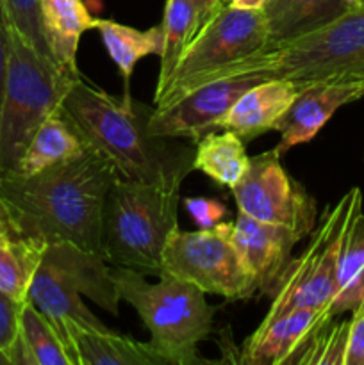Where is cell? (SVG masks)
Masks as SVG:
<instances>
[{
    "instance_id": "cell-1",
    "label": "cell",
    "mask_w": 364,
    "mask_h": 365,
    "mask_svg": "<svg viewBox=\"0 0 364 365\" xmlns=\"http://www.w3.org/2000/svg\"><path fill=\"white\" fill-rule=\"evenodd\" d=\"M153 109L156 106L132 96L114 98L81 75L71 82L59 107L89 150L109 160L118 177L181 191L182 182L195 171V145L152 134Z\"/></svg>"
},
{
    "instance_id": "cell-2",
    "label": "cell",
    "mask_w": 364,
    "mask_h": 365,
    "mask_svg": "<svg viewBox=\"0 0 364 365\" xmlns=\"http://www.w3.org/2000/svg\"><path fill=\"white\" fill-rule=\"evenodd\" d=\"M116 178L113 164L89 150L31 177L0 175V200L20 237L100 255L103 203Z\"/></svg>"
},
{
    "instance_id": "cell-3",
    "label": "cell",
    "mask_w": 364,
    "mask_h": 365,
    "mask_svg": "<svg viewBox=\"0 0 364 365\" xmlns=\"http://www.w3.org/2000/svg\"><path fill=\"white\" fill-rule=\"evenodd\" d=\"M228 77L284 78L300 91L321 82H364V4L316 31L270 43L214 71L203 84Z\"/></svg>"
},
{
    "instance_id": "cell-4",
    "label": "cell",
    "mask_w": 364,
    "mask_h": 365,
    "mask_svg": "<svg viewBox=\"0 0 364 365\" xmlns=\"http://www.w3.org/2000/svg\"><path fill=\"white\" fill-rule=\"evenodd\" d=\"M178 203L181 191L118 177L103 203L100 255L114 267L161 277Z\"/></svg>"
},
{
    "instance_id": "cell-5",
    "label": "cell",
    "mask_w": 364,
    "mask_h": 365,
    "mask_svg": "<svg viewBox=\"0 0 364 365\" xmlns=\"http://www.w3.org/2000/svg\"><path fill=\"white\" fill-rule=\"evenodd\" d=\"M114 284L121 302L128 303L150 331V344L168 365L202 364L198 344L213 334L214 309L206 292L171 274L148 284L145 274L114 267Z\"/></svg>"
},
{
    "instance_id": "cell-6",
    "label": "cell",
    "mask_w": 364,
    "mask_h": 365,
    "mask_svg": "<svg viewBox=\"0 0 364 365\" xmlns=\"http://www.w3.org/2000/svg\"><path fill=\"white\" fill-rule=\"evenodd\" d=\"M82 296L96 303L100 309L118 316L121 299L114 284L113 269L107 266L102 255L84 252L70 242L45 245L27 299L52 323L63 339L68 355V327L81 324L95 330L107 328L82 303Z\"/></svg>"
},
{
    "instance_id": "cell-7",
    "label": "cell",
    "mask_w": 364,
    "mask_h": 365,
    "mask_svg": "<svg viewBox=\"0 0 364 365\" xmlns=\"http://www.w3.org/2000/svg\"><path fill=\"white\" fill-rule=\"evenodd\" d=\"M79 75L81 71L63 70L43 57L7 25V70L0 107V175L16 171L34 132L59 110L68 88Z\"/></svg>"
},
{
    "instance_id": "cell-8",
    "label": "cell",
    "mask_w": 364,
    "mask_h": 365,
    "mask_svg": "<svg viewBox=\"0 0 364 365\" xmlns=\"http://www.w3.org/2000/svg\"><path fill=\"white\" fill-rule=\"evenodd\" d=\"M363 209V192L352 187L335 205H328L320 223L310 232L303 253L291 259L273 292V302L264 316L268 324L277 317L303 309H327L338 291V269L343 242L357 210Z\"/></svg>"
},
{
    "instance_id": "cell-9",
    "label": "cell",
    "mask_w": 364,
    "mask_h": 365,
    "mask_svg": "<svg viewBox=\"0 0 364 365\" xmlns=\"http://www.w3.org/2000/svg\"><path fill=\"white\" fill-rule=\"evenodd\" d=\"M268 43L270 34L263 9L223 6L188 43L163 93L153 98V106L166 107L177 102L214 71L259 52Z\"/></svg>"
},
{
    "instance_id": "cell-10",
    "label": "cell",
    "mask_w": 364,
    "mask_h": 365,
    "mask_svg": "<svg viewBox=\"0 0 364 365\" xmlns=\"http://www.w3.org/2000/svg\"><path fill=\"white\" fill-rule=\"evenodd\" d=\"M196 285L228 302L252 298L257 285L243 264L231 235V223L184 232L175 228L163 253V273Z\"/></svg>"
},
{
    "instance_id": "cell-11",
    "label": "cell",
    "mask_w": 364,
    "mask_h": 365,
    "mask_svg": "<svg viewBox=\"0 0 364 365\" xmlns=\"http://www.w3.org/2000/svg\"><path fill=\"white\" fill-rule=\"evenodd\" d=\"M231 192L238 212L253 220L282 225L302 237L316 227V202L282 166L280 153L275 148L250 157L248 171L231 187Z\"/></svg>"
},
{
    "instance_id": "cell-12",
    "label": "cell",
    "mask_w": 364,
    "mask_h": 365,
    "mask_svg": "<svg viewBox=\"0 0 364 365\" xmlns=\"http://www.w3.org/2000/svg\"><path fill=\"white\" fill-rule=\"evenodd\" d=\"M261 81L266 78L228 77L198 86L177 102L156 107L150 118V132L163 138L191 139L196 143L207 132L218 130V123L232 103Z\"/></svg>"
},
{
    "instance_id": "cell-13",
    "label": "cell",
    "mask_w": 364,
    "mask_h": 365,
    "mask_svg": "<svg viewBox=\"0 0 364 365\" xmlns=\"http://www.w3.org/2000/svg\"><path fill=\"white\" fill-rule=\"evenodd\" d=\"M231 235L246 271L256 282L257 292L273 296L291 262L293 248L302 241V235L288 227L264 223L243 212H238L231 223Z\"/></svg>"
},
{
    "instance_id": "cell-14",
    "label": "cell",
    "mask_w": 364,
    "mask_h": 365,
    "mask_svg": "<svg viewBox=\"0 0 364 365\" xmlns=\"http://www.w3.org/2000/svg\"><path fill=\"white\" fill-rule=\"evenodd\" d=\"M364 98V82H321L302 89L282 120L280 141L275 146L284 155L293 146L313 141L343 106Z\"/></svg>"
},
{
    "instance_id": "cell-15",
    "label": "cell",
    "mask_w": 364,
    "mask_h": 365,
    "mask_svg": "<svg viewBox=\"0 0 364 365\" xmlns=\"http://www.w3.org/2000/svg\"><path fill=\"white\" fill-rule=\"evenodd\" d=\"M300 89L284 78H266L246 89L221 118L218 128L232 130L245 143L278 130Z\"/></svg>"
},
{
    "instance_id": "cell-16",
    "label": "cell",
    "mask_w": 364,
    "mask_h": 365,
    "mask_svg": "<svg viewBox=\"0 0 364 365\" xmlns=\"http://www.w3.org/2000/svg\"><path fill=\"white\" fill-rule=\"evenodd\" d=\"M328 319H332V316L327 309L303 307L277 317L271 323L259 324L246 339L239 362L252 365L289 364L296 349Z\"/></svg>"
},
{
    "instance_id": "cell-17",
    "label": "cell",
    "mask_w": 364,
    "mask_h": 365,
    "mask_svg": "<svg viewBox=\"0 0 364 365\" xmlns=\"http://www.w3.org/2000/svg\"><path fill=\"white\" fill-rule=\"evenodd\" d=\"M68 349L75 365H168L148 342L95 330L81 324L68 327Z\"/></svg>"
},
{
    "instance_id": "cell-18",
    "label": "cell",
    "mask_w": 364,
    "mask_h": 365,
    "mask_svg": "<svg viewBox=\"0 0 364 365\" xmlns=\"http://www.w3.org/2000/svg\"><path fill=\"white\" fill-rule=\"evenodd\" d=\"M86 152H89V146L61 110H57L34 132L14 175L31 177L61 163L77 159Z\"/></svg>"
},
{
    "instance_id": "cell-19",
    "label": "cell",
    "mask_w": 364,
    "mask_h": 365,
    "mask_svg": "<svg viewBox=\"0 0 364 365\" xmlns=\"http://www.w3.org/2000/svg\"><path fill=\"white\" fill-rule=\"evenodd\" d=\"M348 9L345 0H268L263 11L270 43H278L316 31Z\"/></svg>"
},
{
    "instance_id": "cell-20",
    "label": "cell",
    "mask_w": 364,
    "mask_h": 365,
    "mask_svg": "<svg viewBox=\"0 0 364 365\" xmlns=\"http://www.w3.org/2000/svg\"><path fill=\"white\" fill-rule=\"evenodd\" d=\"M43 24L56 63L79 73L77 50L82 34L93 29V18L82 0H41Z\"/></svg>"
},
{
    "instance_id": "cell-21",
    "label": "cell",
    "mask_w": 364,
    "mask_h": 365,
    "mask_svg": "<svg viewBox=\"0 0 364 365\" xmlns=\"http://www.w3.org/2000/svg\"><path fill=\"white\" fill-rule=\"evenodd\" d=\"M93 29L100 32L107 53L118 66L123 78V96H131V77L138 61L146 56H161L163 52V27L139 31L114 20L93 18Z\"/></svg>"
},
{
    "instance_id": "cell-22",
    "label": "cell",
    "mask_w": 364,
    "mask_h": 365,
    "mask_svg": "<svg viewBox=\"0 0 364 365\" xmlns=\"http://www.w3.org/2000/svg\"><path fill=\"white\" fill-rule=\"evenodd\" d=\"M196 171L216 182L221 187H234L248 171L250 157L245 141L232 130H211L195 143Z\"/></svg>"
},
{
    "instance_id": "cell-23",
    "label": "cell",
    "mask_w": 364,
    "mask_h": 365,
    "mask_svg": "<svg viewBox=\"0 0 364 365\" xmlns=\"http://www.w3.org/2000/svg\"><path fill=\"white\" fill-rule=\"evenodd\" d=\"M364 299V214L357 210L343 242L338 269V291L328 312L338 317L352 312Z\"/></svg>"
},
{
    "instance_id": "cell-24",
    "label": "cell",
    "mask_w": 364,
    "mask_h": 365,
    "mask_svg": "<svg viewBox=\"0 0 364 365\" xmlns=\"http://www.w3.org/2000/svg\"><path fill=\"white\" fill-rule=\"evenodd\" d=\"M45 242L20 235H0V291L14 302H27L29 287L41 260Z\"/></svg>"
},
{
    "instance_id": "cell-25",
    "label": "cell",
    "mask_w": 364,
    "mask_h": 365,
    "mask_svg": "<svg viewBox=\"0 0 364 365\" xmlns=\"http://www.w3.org/2000/svg\"><path fill=\"white\" fill-rule=\"evenodd\" d=\"M161 27H163V52L159 56L161 70L156 96L163 93L182 52L196 34V11L191 0H166Z\"/></svg>"
},
{
    "instance_id": "cell-26",
    "label": "cell",
    "mask_w": 364,
    "mask_h": 365,
    "mask_svg": "<svg viewBox=\"0 0 364 365\" xmlns=\"http://www.w3.org/2000/svg\"><path fill=\"white\" fill-rule=\"evenodd\" d=\"M20 335L34 365H74L56 328L29 299L21 307Z\"/></svg>"
},
{
    "instance_id": "cell-27",
    "label": "cell",
    "mask_w": 364,
    "mask_h": 365,
    "mask_svg": "<svg viewBox=\"0 0 364 365\" xmlns=\"http://www.w3.org/2000/svg\"><path fill=\"white\" fill-rule=\"evenodd\" d=\"M348 321L334 323V317L321 324L296 349L289 364L300 365H345L348 346Z\"/></svg>"
},
{
    "instance_id": "cell-28",
    "label": "cell",
    "mask_w": 364,
    "mask_h": 365,
    "mask_svg": "<svg viewBox=\"0 0 364 365\" xmlns=\"http://www.w3.org/2000/svg\"><path fill=\"white\" fill-rule=\"evenodd\" d=\"M0 6L6 16V24L14 29L29 45L34 46L43 57L56 63L43 24L41 0H0Z\"/></svg>"
},
{
    "instance_id": "cell-29",
    "label": "cell",
    "mask_w": 364,
    "mask_h": 365,
    "mask_svg": "<svg viewBox=\"0 0 364 365\" xmlns=\"http://www.w3.org/2000/svg\"><path fill=\"white\" fill-rule=\"evenodd\" d=\"M24 303L14 302L11 296L0 291V353L6 356L20 337V317Z\"/></svg>"
},
{
    "instance_id": "cell-30",
    "label": "cell",
    "mask_w": 364,
    "mask_h": 365,
    "mask_svg": "<svg viewBox=\"0 0 364 365\" xmlns=\"http://www.w3.org/2000/svg\"><path fill=\"white\" fill-rule=\"evenodd\" d=\"M182 203L200 228L216 227L227 216V207L218 200L191 196V198H182Z\"/></svg>"
},
{
    "instance_id": "cell-31",
    "label": "cell",
    "mask_w": 364,
    "mask_h": 365,
    "mask_svg": "<svg viewBox=\"0 0 364 365\" xmlns=\"http://www.w3.org/2000/svg\"><path fill=\"white\" fill-rule=\"evenodd\" d=\"M345 365H364V299L352 310Z\"/></svg>"
},
{
    "instance_id": "cell-32",
    "label": "cell",
    "mask_w": 364,
    "mask_h": 365,
    "mask_svg": "<svg viewBox=\"0 0 364 365\" xmlns=\"http://www.w3.org/2000/svg\"><path fill=\"white\" fill-rule=\"evenodd\" d=\"M196 11V32L225 6L223 0H191Z\"/></svg>"
},
{
    "instance_id": "cell-33",
    "label": "cell",
    "mask_w": 364,
    "mask_h": 365,
    "mask_svg": "<svg viewBox=\"0 0 364 365\" xmlns=\"http://www.w3.org/2000/svg\"><path fill=\"white\" fill-rule=\"evenodd\" d=\"M6 70H7V25L4 16L2 6H0V107L4 98V86H6Z\"/></svg>"
},
{
    "instance_id": "cell-34",
    "label": "cell",
    "mask_w": 364,
    "mask_h": 365,
    "mask_svg": "<svg viewBox=\"0 0 364 365\" xmlns=\"http://www.w3.org/2000/svg\"><path fill=\"white\" fill-rule=\"evenodd\" d=\"M268 0H231V6L239 7V9H264Z\"/></svg>"
},
{
    "instance_id": "cell-35",
    "label": "cell",
    "mask_w": 364,
    "mask_h": 365,
    "mask_svg": "<svg viewBox=\"0 0 364 365\" xmlns=\"http://www.w3.org/2000/svg\"><path fill=\"white\" fill-rule=\"evenodd\" d=\"M7 234L16 235L13 230V225H11L9 221V216H7L6 207H4L2 200H0V235H7Z\"/></svg>"
},
{
    "instance_id": "cell-36",
    "label": "cell",
    "mask_w": 364,
    "mask_h": 365,
    "mask_svg": "<svg viewBox=\"0 0 364 365\" xmlns=\"http://www.w3.org/2000/svg\"><path fill=\"white\" fill-rule=\"evenodd\" d=\"M345 2L348 7H357V6H363L364 0H345Z\"/></svg>"
},
{
    "instance_id": "cell-37",
    "label": "cell",
    "mask_w": 364,
    "mask_h": 365,
    "mask_svg": "<svg viewBox=\"0 0 364 365\" xmlns=\"http://www.w3.org/2000/svg\"><path fill=\"white\" fill-rule=\"evenodd\" d=\"M0 365H11L9 360H7V356L4 355V353H0Z\"/></svg>"
},
{
    "instance_id": "cell-38",
    "label": "cell",
    "mask_w": 364,
    "mask_h": 365,
    "mask_svg": "<svg viewBox=\"0 0 364 365\" xmlns=\"http://www.w3.org/2000/svg\"><path fill=\"white\" fill-rule=\"evenodd\" d=\"M225 2V6H228V4H231V0H223Z\"/></svg>"
}]
</instances>
